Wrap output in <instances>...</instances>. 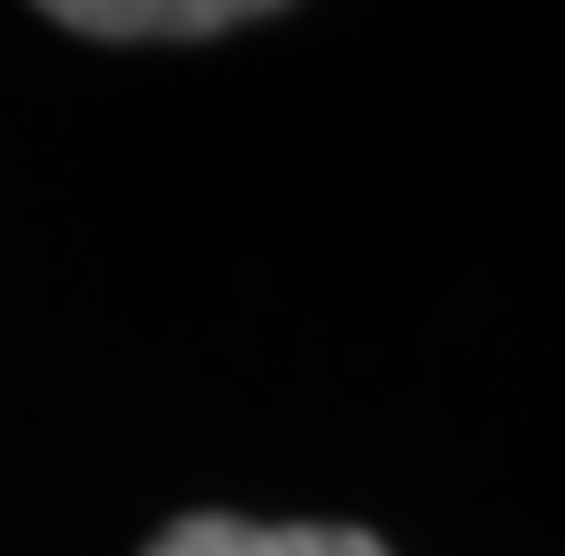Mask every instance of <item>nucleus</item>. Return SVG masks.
I'll return each instance as SVG.
<instances>
[{"label":"nucleus","mask_w":565,"mask_h":556,"mask_svg":"<svg viewBox=\"0 0 565 556\" xmlns=\"http://www.w3.org/2000/svg\"><path fill=\"white\" fill-rule=\"evenodd\" d=\"M150 556H388L371 530H335V521H230V512H194L177 530L150 538Z\"/></svg>","instance_id":"f257e3e1"},{"label":"nucleus","mask_w":565,"mask_h":556,"mask_svg":"<svg viewBox=\"0 0 565 556\" xmlns=\"http://www.w3.org/2000/svg\"><path fill=\"white\" fill-rule=\"evenodd\" d=\"M44 18L79 26V35H115V44H141V35H221V26H247L282 0H35Z\"/></svg>","instance_id":"f03ea898"}]
</instances>
